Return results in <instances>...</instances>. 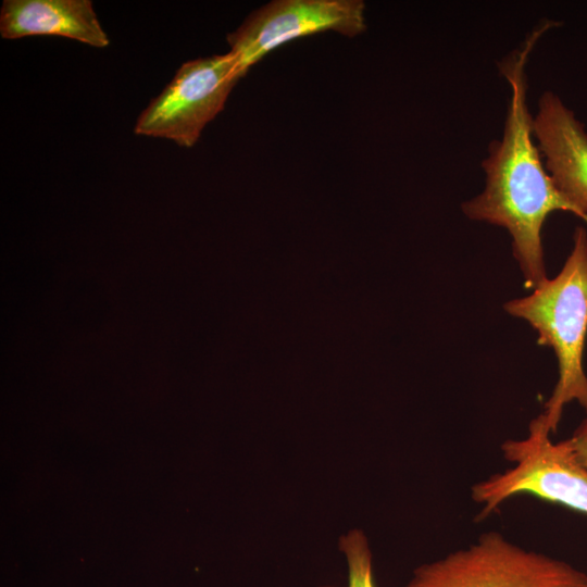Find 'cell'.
I'll list each match as a JSON object with an SVG mask.
<instances>
[{
	"instance_id": "6da1fadb",
	"label": "cell",
	"mask_w": 587,
	"mask_h": 587,
	"mask_svg": "<svg viewBox=\"0 0 587 587\" xmlns=\"http://www.w3.org/2000/svg\"><path fill=\"white\" fill-rule=\"evenodd\" d=\"M557 25L555 21L539 23L500 61V73L511 90L502 138L490 145L483 161V191L462 204L469 218L508 230L524 286L532 290L548 278L541 241L546 218L554 211H565L587 224V214L566 199L548 173L527 104L526 64L541 36Z\"/></svg>"
},
{
	"instance_id": "7a4b0ae2",
	"label": "cell",
	"mask_w": 587,
	"mask_h": 587,
	"mask_svg": "<svg viewBox=\"0 0 587 587\" xmlns=\"http://www.w3.org/2000/svg\"><path fill=\"white\" fill-rule=\"evenodd\" d=\"M510 315L526 321L537 342L553 350L559 376L540 419L555 433L564 407L576 401L587 412L584 348L587 336V230L575 228L573 246L561 271L526 297L503 305Z\"/></svg>"
},
{
	"instance_id": "3957f363",
	"label": "cell",
	"mask_w": 587,
	"mask_h": 587,
	"mask_svg": "<svg viewBox=\"0 0 587 587\" xmlns=\"http://www.w3.org/2000/svg\"><path fill=\"white\" fill-rule=\"evenodd\" d=\"M550 436L538 415L529 423L525 438L501 444L504 459L514 466L472 486V499L482 505L477 520L519 495L534 496L587 515V471L567 439L553 442Z\"/></svg>"
},
{
	"instance_id": "277c9868",
	"label": "cell",
	"mask_w": 587,
	"mask_h": 587,
	"mask_svg": "<svg viewBox=\"0 0 587 587\" xmlns=\"http://www.w3.org/2000/svg\"><path fill=\"white\" fill-rule=\"evenodd\" d=\"M405 587H587V575L490 530L465 548L419 565Z\"/></svg>"
},
{
	"instance_id": "5b68a950",
	"label": "cell",
	"mask_w": 587,
	"mask_h": 587,
	"mask_svg": "<svg viewBox=\"0 0 587 587\" xmlns=\"http://www.w3.org/2000/svg\"><path fill=\"white\" fill-rule=\"evenodd\" d=\"M241 77L229 52L184 63L138 116L135 134L171 139L182 147L193 146L204 127L224 109Z\"/></svg>"
},
{
	"instance_id": "8992f818",
	"label": "cell",
	"mask_w": 587,
	"mask_h": 587,
	"mask_svg": "<svg viewBox=\"0 0 587 587\" xmlns=\"http://www.w3.org/2000/svg\"><path fill=\"white\" fill-rule=\"evenodd\" d=\"M366 29L361 0H274L253 11L227 36L229 53L245 76L279 46L316 33L354 37Z\"/></svg>"
},
{
	"instance_id": "52a82bcc",
	"label": "cell",
	"mask_w": 587,
	"mask_h": 587,
	"mask_svg": "<svg viewBox=\"0 0 587 587\" xmlns=\"http://www.w3.org/2000/svg\"><path fill=\"white\" fill-rule=\"evenodd\" d=\"M533 120L534 138L557 188L587 214V132L561 98L545 91Z\"/></svg>"
},
{
	"instance_id": "ba28073f",
	"label": "cell",
	"mask_w": 587,
	"mask_h": 587,
	"mask_svg": "<svg viewBox=\"0 0 587 587\" xmlns=\"http://www.w3.org/2000/svg\"><path fill=\"white\" fill-rule=\"evenodd\" d=\"M0 34L5 39L61 36L96 48L110 43L89 0H5Z\"/></svg>"
},
{
	"instance_id": "9c48e42d",
	"label": "cell",
	"mask_w": 587,
	"mask_h": 587,
	"mask_svg": "<svg viewBox=\"0 0 587 587\" xmlns=\"http://www.w3.org/2000/svg\"><path fill=\"white\" fill-rule=\"evenodd\" d=\"M337 547L347 563V587H376L373 554L365 533L351 528L339 537Z\"/></svg>"
},
{
	"instance_id": "30bf717a",
	"label": "cell",
	"mask_w": 587,
	"mask_h": 587,
	"mask_svg": "<svg viewBox=\"0 0 587 587\" xmlns=\"http://www.w3.org/2000/svg\"><path fill=\"white\" fill-rule=\"evenodd\" d=\"M582 466L587 471V417L566 438Z\"/></svg>"
},
{
	"instance_id": "8fae6325",
	"label": "cell",
	"mask_w": 587,
	"mask_h": 587,
	"mask_svg": "<svg viewBox=\"0 0 587 587\" xmlns=\"http://www.w3.org/2000/svg\"><path fill=\"white\" fill-rule=\"evenodd\" d=\"M319 587H335V586H333V585H321Z\"/></svg>"
}]
</instances>
